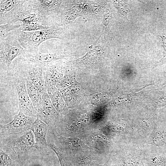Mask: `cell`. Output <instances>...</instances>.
Segmentation results:
<instances>
[{
    "label": "cell",
    "mask_w": 166,
    "mask_h": 166,
    "mask_svg": "<svg viewBox=\"0 0 166 166\" xmlns=\"http://www.w3.org/2000/svg\"><path fill=\"white\" fill-rule=\"evenodd\" d=\"M14 75L13 80L17 91L20 111L28 116L37 117V111L33 106L27 92L26 78L18 74Z\"/></svg>",
    "instance_id": "obj_5"
},
{
    "label": "cell",
    "mask_w": 166,
    "mask_h": 166,
    "mask_svg": "<svg viewBox=\"0 0 166 166\" xmlns=\"http://www.w3.org/2000/svg\"><path fill=\"white\" fill-rule=\"evenodd\" d=\"M37 117L48 125L49 129H52L57 120L55 110L47 93L44 92L37 109Z\"/></svg>",
    "instance_id": "obj_7"
},
{
    "label": "cell",
    "mask_w": 166,
    "mask_h": 166,
    "mask_svg": "<svg viewBox=\"0 0 166 166\" xmlns=\"http://www.w3.org/2000/svg\"><path fill=\"white\" fill-rule=\"evenodd\" d=\"M31 130L25 132L4 135L1 138L0 149L7 154L19 156L34 148V135Z\"/></svg>",
    "instance_id": "obj_3"
},
{
    "label": "cell",
    "mask_w": 166,
    "mask_h": 166,
    "mask_svg": "<svg viewBox=\"0 0 166 166\" xmlns=\"http://www.w3.org/2000/svg\"><path fill=\"white\" fill-rule=\"evenodd\" d=\"M1 166H10L11 164V160L9 155L0 149Z\"/></svg>",
    "instance_id": "obj_18"
},
{
    "label": "cell",
    "mask_w": 166,
    "mask_h": 166,
    "mask_svg": "<svg viewBox=\"0 0 166 166\" xmlns=\"http://www.w3.org/2000/svg\"><path fill=\"white\" fill-rule=\"evenodd\" d=\"M64 29L59 25H53L47 29L33 32H22L19 29L17 32L18 43L26 53H33L39 51L40 44L44 41L52 38L63 39Z\"/></svg>",
    "instance_id": "obj_1"
},
{
    "label": "cell",
    "mask_w": 166,
    "mask_h": 166,
    "mask_svg": "<svg viewBox=\"0 0 166 166\" xmlns=\"http://www.w3.org/2000/svg\"><path fill=\"white\" fill-rule=\"evenodd\" d=\"M26 85L27 92L31 101L37 110L39 102L44 93L33 85L26 78Z\"/></svg>",
    "instance_id": "obj_12"
},
{
    "label": "cell",
    "mask_w": 166,
    "mask_h": 166,
    "mask_svg": "<svg viewBox=\"0 0 166 166\" xmlns=\"http://www.w3.org/2000/svg\"><path fill=\"white\" fill-rule=\"evenodd\" d=\"M18 30L0 38V65L1 70L9 69L14 61H18L25 53L17 39Z\"/></svg>",
    "instance_id": "obj_2"
},
{
    "label": "cell",
    "mask_w": 166,
    "mask_h": 166,
    "mask_svg": "<svg viewBox=\"0 0 166 166\" xmlns=\"http://www.w3.org/2000/svg\"><path fill=\"white\" fill-rule=\"evenodd\" d=\"M53 133L62 144L68 148H80L83 146L81 141L77 138L64 137L60 135L56 131H53Z\"/></svg>",
    "instance_id": "obj_13"
},
{
    "label": "cell",
    "mask_w": 166,
    "mask_h": 166,
    "mask_svg": "<svg viewBox=\"0 0 166 166\" xmlns=\"http://www.w3.org/2000/svg\"><path fill=\"white\" fill-rule=\"evenodd\" d=\"M159 36L162 39V46L164 49L163 54L162 57L160 60L152 62L153 66L154 67L161 65L166 63V35L163 34Z\"/></svg>",
    "instance_id": "obj_17"
},
{
    "label": "cell",
    "mask_w": 166,
    "mask_h": 166,
    "mask_svg": "<svg viewBox=\"0 0 166 166\" xmlns=\"http://www.w3.org/2000/svg\"><path fill=\"white\" fill-rule=\"evenodd\" d=\"M66 56L59 53H43L39 51L33 53H27L22 57L20 62L30 61L42 65L43 66L48 65L56 60L63 59Z\"/></svg>",
    "instance_id": "obj_10"
},
{
    "label": "cell",
    "mask_w": 166,
    "mask_h": 166,
    "mask_svg": "<svg viewBox=\"0 0 166 166\" xmlns=\"http://www.w3.org/2000/svg\"><path fill=\"white\" fill-rule=\"evenodd\" d=\"M48 126L38 117L33 123L31 130L33 132L36 140L34 148L42 154H48L49 147L46 140Z\"/></svg>",
    "instance_id": "obj_9"
},
{
    "label": "cell",
    "mask_w": 166,
    "mask_h": 166,
    "mask_svg": "<svg viewBox=\"0 0 166 166\" xmlns=\"http://www.w3.org/2000/svg\"><path fill=\"white\" fill-rule=\"evenodd\" d=\"M27 1L26 0H0V25L14 23L17 13Z\"/></svg>",
    "instance_id": "obj_8"
},
{
    "label": "cell",
    "mask_w": 166,
    "mask_h": 166,
    "mask_svg": "<svg viewBox=\"0 0 166 166\" xmlns=\"http://www.w3.org/2000/svg\"><path fill=\"white\" fill-rule=\"evenodd\" d=\"M49 26H45L38 22L23 24L19 30L22 32H33L47 29Z\"/></svg>",
    "instance_id": "obj_16"
},
{
    "label": "cell",
    "mask_w": 166,
    "mask_h": 166,
    "mask_svg": "<svg viewBox=\"0 0 166 166\" xmlns=\"http://www.w3.org/2000/svg\"><path fill=\"white\" fill-rule=\"evenodd\" d=\"M62 0H27L28 6L39 16L41 24L46 26L54 25L52 19L60 12Z\"/></svg>",
    "instance_id": "obj_4"
},
{
    "label": "cell",
    "mask_w": 166,
    "mask_h": 166,
    "mask_svg": "<svg viewBox=\"0 0 166 166\" xmlns=\"http://www.w3.org/2000/svg\"><path fill=\"white\" fill-rule=\"evenodd\" d=\"M46 89L53 107L58 111L65 110V106L59 94L54 90V86L47 88Z\"/></svg>",
    "instance_id": "obj_14"
},
{
    "label": "cell",
    "mask_w": 166,
    "mask_h": 166,
    "mask_svg": "<svg viewBox=\"0 0 166 166\" xmlns=\"http://www.w3.org/2000/svg\"><path fill=\"white\" fill-rule=\"evenodd\" d=\"M44 66L42 65L34 63L28 71L26 79L38 89L45 92V82L43 76Z\"/></svg>",
    "instance_id": "obj_11"
},
{
    "label": "cell",
    "mask_w": 166,
    "mask_h": 166,
    "mask_svg": "<svg viewBox=\"0 0 166 166\" xmlns=\"http://www.w3.org/2000/svg\"><path fill=\"white\" fill-rule=\"evenodd\" d=\"M20 22L0 25V38L6 37L11 33L18 29L22 26Z\"/></svg>",
    "instance_id": "obj_15"
},
{
    "label": "cell",
    "mask_w": 166,
    "mask_h": 166,
    "mask_svg": "<svg viewBox=\"0 0 166 166\" xmlns=\"http://www.w3.org/2000/svg\"><path fill=\"white\" fill-rule=\"evenodd\" d=\"M90 160L88 157H81L75 161L74 166H89Z\"/></svg>",
    "instance_id": "obj_19"
},
{
    "label": "cell",
    "mask_w": 166,
    "mask_h": 166,
    "mask_svg": "<svg viewBox=\"0 0 166 166\" xmlns=\"http://www.w3.org/2000/svg\"><path fill=\"white\" fill-rule=\"evenodd\" d=\"M90 166H108L106 164L101 165L97 163H94L93 164H92Z\"/></svg>",
    "instance_id": "obj_20"
},
{
    "label": "cell",
    "mask_w": 166,
    "mask_h": 166,
    "mask_svg": "<svg viewBox=\"0 0 166 166\" xmlns=\"http://www.w3.org/2000/svg\"><path fill=\"white\" fill-rule=\"evenodd\" d=\"M33 117L26 115L19 111L9 123L0 125V135L21 133L31 129L34 122Z\"/></svg>",
    "instance_id": "obj_6"
}]
</instances>
